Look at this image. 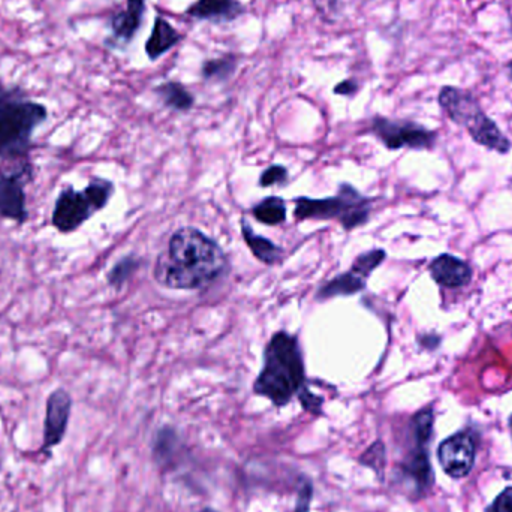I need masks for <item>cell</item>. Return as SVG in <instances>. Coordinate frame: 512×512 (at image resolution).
<instances>
[{"instance_id":"6da1fadb","label":"cell","mask_w":512,"mask_h":512,"mask_svg":"<svg viewBox=\"0 0 512 512\" xmlns=\"http://www.w3.org/2000/svg\"><path fill=\"white\" fill-rule=\"evenodd\" d=\"M227 268V256L215 240L195 228H182L159 255L155 279L165 288L201 289L215 282Z\"/></svg>"},{"instance_id":"7a4b0ae2","label":"cell","mask_w":512,"mask_h":512,"mask_svg":"<svg viewBox=\"0 0 512 512\" xmlns=\"http://www.w3.org/2000/svg\"><path fill=\"white\" fill-rule=\"evenodd\" d=\"M303 354L297 337L279 331L271 337L264 352V367L254 384L255 394L283 408L306 385Z\"/></svg>"},{"instance_id":"3957f363","label":"cell","mask_w":512,"mask_h":512,"mask_svg":"<svg viewBox=\"0 0 512 512\" xmlns=\"http://www.w3.org/2000/svg\"><path fill=\"white\" fill-rule=\"evenodd\" d=\"M438 102L448 119L465 128L478 146L486 147L499 155H508L511 152L510 138L499 129L495 120L484 113L480 102L471 92L459 87L445 86L439 92Z\"/></svg>"},{"instance_id":"277c9868","label":"cell","mask_w":512,"mask_h":512,"mask_svg":"<svg viewBox=\"0 0 512 512\" xmlns=\"http://www.w3.org/2000/svg\"><path fill=\"white\" fill-rule=\"evenodd\" d=\"M47 108L29 101L0 99V159H18L29 152L32 134L45 119Z\"/></svg>"},{"instance_id":"5b68a950","label":"cell","mask_w":512,"mask_h":512,"mask_svg":"<svg viewBox=\"0 0 512 512\" xmlns=\"http://www.w3.org/2000/svg\"><path fill=\"white\" fill-rule=\"evenodd\" d=\"M372 203V198L364 197L357 189L343 183L339 188V194L333 198H297L294 215L298 221L337 219L346 231H351L369 221Z\"/></svg>"},{"instance_id":"8992f818","label":"cell","mask_w":512,"mask_h":512,"mask_svg":"<svg viewBox=\"0 0 512 512\" xmlns=\"http://www.w3.org/2000/svg\"><path fill=\"white\" fill-rule=\"evenodd\" d=\"M113 183L104 179H93L83 191L72 186L63 189L54 204L51 222L60 233H72L86 224L99 210L104 209L113 195Z\"/></svg>"},{"instance_id":"52a82bcc","label":"cell","mask_w":512,"mask_h":512,"mask_svg":"<svg viewBox=\"0 0 512 512\" xmlns=\"http://www.w3.org/2000/svg\"><path fill=\"white\" fill-rule=\"evenodd\" d=\"M402 462L396 468V481L400 489L405 490L411 501L427 498L435 487V471L430 460V444L414 441Z\"/></svg>"},{"instance_id":"ba28073f","label":"cell","mask_w":512,"mask_h":512,"mask_svg":"<svg viewBox=\"0 0 512 512\" xmlns=\"http://www.w3.org/2000/svg\"><path fill=\"white\" fill-rule=\"evenodd\" d=\"M372 132L388 150H432L438 143V132L420 123L375 117Z\"/></svg>"},{"instance_id":"9c48e42d","label":"cell","mask_w":512,"mask_h":512,"mask_svg":"<svg viewBox=\"0 0 512 512\" xmlns=\"http://www.w3.org/2000/svg\"><path fill=\"white\" fill-rule=\"evenodd\" d=\"M478 436L474 430L463 429L439 444L438 462L442 471L453 478L463 480L471 474L477 462Z\"/></svg>"},{"instance_id":"30bf717a","label":"cell","mask_w":512,"mask_h":512,"mask_svg":"<svg viewBox=\"0 0 512 512\" xmlns=\"http://www.w3.org/2000/svg\"><path fill=\"white\" fill-rule=\"evenodd\" d=\"M72 397L65 388H56L48 396L45 405L44 430H42V447L44 454H50L65 439L71 418Z\"/></svg>"},{"instance_id":"8fae6325","label":"cell","mask_w":512,"mask_h":512,"mask_svg":"<svg viewBox=\"0 0 512 512\" xmlns=\"http://www.w3.org/2000/svg\"><path fill=\"white\" fill-rule=\"evenodd\" d=\"M429 273L433 282L444 289H460L471 285L474 270L469 262L459 256L441 254L436 256L429 265Z\"/></svg>"},{"instance_id":"7c38bea8","label":"cell","mask_w":512,"mask_h":512,"mask_svg":"<svg viewBox=\"0 0 512 512\" xmlns=\"http://www.w3.org/2000/svg\"><path fill=\"white\" fill-rule=\"evenodd\" d=\"M23 171L17 174H5L0 171V216L23 224L27 221L26 194Z\"/></svg>"},{"instance_id":"4fadbf2b","label":"cell","mask_w":512,"mask_h":512,"mask_svg":"<svg viewBox=\"0 0 512 512\" xmlns=\"http://www.w3.org/2000/svg\"><path fill=\"white\" fill-rule=\"evenodd\" d=\"M245 12L246 6L240 0H197L186 9L189 17L212 23H230Z\"/></svg>"},{"instance_id":"5bb4252c","label":"cell","mask_w":512,"mask_h":512,"mask_svg":"<svg viewBox=\"0 0 512 512\" xmlns=\"http://www.w3.org/2000/svg\"><path fill=\"white\" fill-rule=\"evenodd\" d=\"M144 11L146 0H126V9L114 15L111 20L114 38L123 44L131 42L143 23Z\"/></svg>"},{"instance_id":"9a60e30c","label":"cell","mask_w":512,"mask_h":512,"mask_svg":"<svg viewBox=\"0 0 512 512\" xmlns=\"http://www.w3.org/2000/svg\"><path fill=\"white\" fill-rule=\"evenodd\" d=\"M182 41L183 35L176 27L171 26L164 17H156L152 35L146 42V54L155 62Z\"/></svg>"},{"instance_id":"2e32d148","label":"cell","mask_w":512,"mask_h":512,"mask_svg":"<svg viewBox=\"0 0 512 512\" xmlns=\"http://www.w3.org/2000/svg\"><path fill=\"white\" fill-rule=\"evenodd\" d=\"M366 288V279L358 276L354 271L339 274V276L325 283L318 292V300H328L334 297H348L355 295Z\"/></svg>"},{"instance_id":"e0dca14e","label":"cell","mask_w":512,"mask_h":512,"mask_svg":"<svg viewBox=\"0 0 512 512\" xmlns=\"http://www.w3.org/2000/svg\"><path fill=\"white\" fill-rule=\"evenodd\" d=\"M243 239L248 243L249 249L256 259L267 265H274L282 258V249L277 248L271 240L254 233L248 222H242Z\"/></svg>"},{"instance_id":"ac0fdd59","label":"cell","mask_w":512,"mask_h":512,"mask_svg":"<svg viewBox=\"0 0 512 512\" xmlns=\"http://www.w3.org/2000/svg\"><path fill=\"white\" fill-rule=\"evenodd\" d=\"M156 92L161 96L164 104L173 108V110L189 111L194 107V96L183 84L177 83V81H168V83L162 84L156 89Z\"/></svg>"},{"instance_id":"d6986e66","label":"cell","mask_w":512,"mask_h":512,"mask_svg":"<svg viewBox=\"0 0 512 512\" xmlns=\"http://www.w3.org/2000/svg\"><path fill=\"white\" fill-rule=\"evenodd\" d=\"M239 59L234 54H225L218 59L207 60L204 62L201 74L207 81H227L236 71Z\"/></svg>"},{"instance_id":"ffe728a7","label":"cell","mask_w":512,"mask_h":512,"mask_svg":"<svg viewBox=\"0 0 512 512\" xmlns=\"http://www.w3.org/2000/svg\"><path fill=\"white\" fill-rule=\"evenodd\" d=\"M254 216L261 224L279 225L286 219V204L282 198L268 197L254 207Z\"/></svg>"},{"instance_id":"44dd1931","label":"cell","mask_w":512,"mask_h":512,"mask_svg":"<svg viewBox=\"0 0 512 512\" xmlns=\"http://www.w3.org/2000/svg\"><path fill=\"white\" fill-rule=\"evenodd\" d=\"M358 462L366 468L372 469L379 480H384L385 466H387V450H385L384 442L376 441L361 454Z\"/></svg>"},{"instance_id":"7402d4cb","label":"cell","mask_w":512,"mask_h":512,"mask_svg":"<svg viewBox=\"0 0 512 512\" xmlns=\"http://www.w3.org/2000/svg\"><path fill=\"white\" fill-rule=\"evenodd\" d=\"M137 268V259L132 255L125 256V258L120 259V261L111 268L110 273H108L107 276L108 283H110L113 288H122V286L131 279L132 274L135 273Z\"/></svg>"},{"instance_id":"603a6c76","label":"cell","mask_w":512,"mask_h":512,"mask_svg":"<svg viewBox=\"0 0 512 512\" xmlns=\"http://www.w3.org/2000/svg\"><path fill=\"white\" fill-rule=\"evenodd\" d=\"M385 258H387V254H385L384 249H375V251L358 256L351 270L367 280V277L385 261Z\"/></svg>"},{"instance_id":"cb8c5ba5","label":"cell","mask_w":512,"mask_h":512,"mask_svg":"<svg viewBox=\"0 0 512 512\" xmlns=\"http://www.w3.org/2000/svg\"><path fill=\"white\" fill-rule=\"evenodd\" d=\"M288 180V170L282 165H271L270 168L262 173L261 179H259V185L262 188H270L274 185H283Z\"/></svg>"},{"instance_id":"d4e9b609","label":"cell","mask_w":512,"mask_h":512,"mask_svg":"<svg viewBox=\"0 0 512 512\" xmlns=\"http://www.w3.org/2000/svg\"><path fill=\"white\" fill-rule=\"evenodd\" d=\"M313 498V484L307 478H301L298 486L297 504L294 512H310V502Z\"/></svg>"},{"instance_id":"484cf974","label":"cell","mask_w":512,"mask_h":512,"mask_svg":"<svg viewBox=\"0 0 512 512\" xmlns=\"http://www.w3.org/2000/svg\"><path fill=\"white\" fill-rule=\"evenodd\" d=\"M298 399H300L301 406H303L304 411H307L312 415L322 414V403H324V399L310 393V391L307 390V387H304L303 390L298 393Z\"/></svg>"},{"instance_id":"4316f807","label":"cell","mask_w":512,"mask_h":512,"mask_svg":"<svg viewBox=\"0 0 512 512\" xmlns=\"http://www.w3.org/2000/svg\"><path fill=\"white\" fill-rule=\"evenodd\" d=\"M486 512H512V486L502 490L495 501L487 507Z\"/></svg>"},{"instance_id":"83f0119b","label":"cell","mask_w":512,"mask_h":512,"mask_svg":"<svg viewBox=\"0 0 512 512\" xmlns=\"http://www.w3.org/2000/svg\"><path fill=\"white\" fill-rule=\"evenodd\" d=\"M418 343H420L421 348L426 349V351H436V349L441 346L442 337L436 333L421 334V336L418 337Z\"/></svg>"},{"instance_id":"f1b7e54d","label":"cell","mask_w":512,"mask_h":512,"mask_svg":"<svg viewBox=\"0 0 512 512\" xmlns=\"http://www.w3.org/2000/svg\"><path fill=\"white\" fill-rule=\"evenodd\" d=\"M358 92V84L355 80H345L334 87L336 95L351 96Z\"/></svg>"},{"instance_id":"f546056e","label":"cell","mask_w":512,"mask_h":512,"mask_svg":"<svg viewBox=\"0 0 512 512\" xmlns=\"http://www.w3.org/2000/svg\"><path fill=\"white\" fill-rule=\"evenodd\" d=\"M508 429H510L511 438H512V414L510 415V418H508Z\"/></svg>"},{"instance_id":"4dcf8cb0","label":"cell","mask_w":512,"mask_h":512,"mask_svg":"<svg viewBox=\"0 0 512 512\" xmlns=\"http://www.w3.org/2000/svg\"><path fill=\"white\" fill-rule=\"evenodd\" d=\"M508 75H510V78L512 80V62L510 63V65H508Z\"/></svg>"},{"instance_id":"1f68e13d","label":"cell","mask_w":512,"mask_h":512,"mask_svg":"<svg viewBox=\"0 0 512 512\" xmlns=\"http://www.w3.org/2000/svg\"><path fill=\"white\" fill-rule=\"evenodd\" d=\"M3 96H5V93H3L2 84H0V99H2Z\"/></svg>"},{"instance_id":"d6a6232c","label":"cell","mask_w":512,"mask_h":512,"mask_svg":"<svg viewBox=\"0 0 512 512\" xmlns=\"http://www.w3.org/2000/svg\"><path fill=\"white\" fill-rule=\"evenodd\" d=\"M203 512H219V511L213 510V508H206V510H204Z\"/></svg>"}]
</instances>
